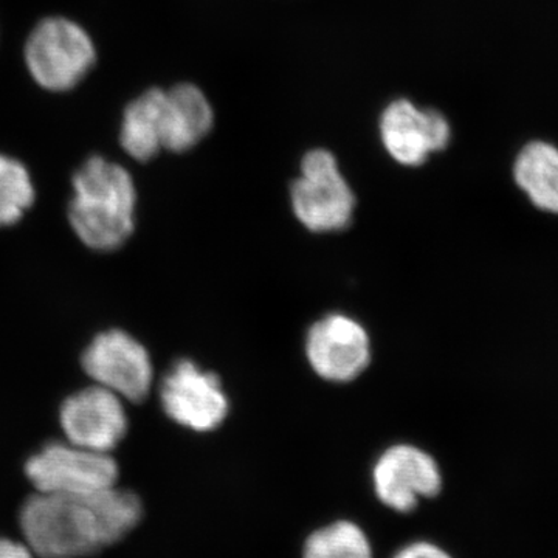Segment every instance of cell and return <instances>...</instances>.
<instances>
[{"label":"cell","mask_w":558,"mask_h":558,"mask_svg":"<svg viewBox=\"0 0 558 558\" xmlns=\"http://www.w3.org/2000/svg\"><path fill=\"white\" fill-rule=\"evenodd\" d=\"M134 492L102 488L84 495L36 494L21 509V529L39 558H86L121 542L142 520Z\"/></svg>","instance_id":"cell-1"},{"label":"cell","mask_w":558,"mask_h":558,"mask_svg":"<svg viewBox=\"0 0 558 558\" xmlns=\"http://www.w3.org/2000/svg\"><path fill=\"white\" fill-rule=\"evenodd\" d=\"M72 186L70 226L84 245L113 252L130 240L137 190L126 168L101 156L90 157L73 175Z\"/></svg>","instance_id":"cell-2"},{"label":"cell","mask_w":558,"mask_h":558,"mask_svg":"<svg viewBox=\"0 0 558 558\" xmlns=\"http://www.w3.org/2000/svg\"><path fill=\"white\" fill-rule=\"evenodd\" d=\"M25 64L43 89L68 92L86 78L97 62V49L89 33L68 17L40 21L28 35Z\"/></svg>","instance_id":"cell-3"},{"label":"cell","mask_w":558,"mask_h":558,"mask_svg":"<svg viewBox=\"0 0 558 558\" xmlns=\"http://www.w3.org/2000/svg\"><path fill=\"white\" fill-rule=\"evenodd\" d=\"M290 197L296 218L315 233L344 230L354 215V193L336 157L326 149H314L304 156Z\"/></svg>","instance_id":"cell-4"},{"label":"cell","mask_w":558,"mask_h":558,"mask_svg":"<svg viewBox=\"0 0 558 558\" xmlns=\"http://www.w3.org/2000/svg\"><path fill=\"white\" fill-rule=\"evenodd\" d=\"M39 494L84 495L116 486L120 469L110 453L69 442H50L25 464Z\"/></svg>","instance_id":"cell-5"},{"label":"cell","mask_w":558,"mask_h":558,"mask_svg":"<svg viewBox=\"0 0 558 558\" xmlns=\"http://www.w3.org/2000/svg\"><path fill=\"white\" fill-rule=\"evenodd\" d=\"M84 373L95 385L130 402H142L153 387L154 368L149 352L131 333L110 329L98 333L84 351Z\"/></svg>","instance_id":"cell-6"},{"label":"cell","mask_w":558,"mask_h":558,"mask_svg":"<svg viewBox=\"0 0 558 558\" xmlns=\"http://www.w3.org/2000/svg\"><path fill=\"white\" fill-rule=\"evenodd\" d=\"M160 402L171 421L197 433L220 427L230 410L219 377L191 360H180L168 371L161 381Z\"/></svg>","instance_id":"cell-7"},{"label":"cell","mask_w":558,"mask_h":558,"mask_svg":"<svg viewBox=\"0 0 558 558\" xmlns=\"http://www.w3.org/2000/svg\"><path fill=\"white\" fill-rule=\"evenodd\" d=\"M60 424L69 442L110 453L126 436L130 418L123 399L92 385L62 402Z\"/></svg>","instance_id":"cell-8"},{"label":"cell","mask_w":558,"mask_h":558,"mask_svg":"<svg viewBox=\"0 0 558 558\" xmlns=\"http://www.w3.org/2000/svg\"><path fill=\"white\" fill-rule=\"evenodd\" d=\"M312 369L325 380L357 379L371 362L368 332L347 315L332 314L312 326L306 339Z\"/></svg>","instance_id":"cell-9"},{"label":"cell","mask_w":558,"mask_h":558,"mask_svg":"<svg viewBox=\"0 0 558 558\" xmlns=\"http://www.w3.org/2000/svg\"><path fill=\"white\" fill-rule=\"evenodd\" d=\"M380 137L389 156L405 167L425 163L433 153L449 146V121L435 109H418L409 100H396L380 117Z\"/></svg>","instance_id":"cell-10"},{"label":"cell","mask_w":558,"mask_h":558,"mask_svg":"<svg viewBox=\"0 0 558 558\" xmlns=\"http://www.w3.org/2000/svg\"><path fill=\"white\" fill-rule=\"evenodd\" d=\"M374 490L389 509L411 512L418 499L432 498L442 487L435 459L414 446H395L374 465Z\"/></svg>","instance_id":"cell-11"},{"label":"cell","mask_w":558,"mask_h":558,"mask_svg":"<svg viewBox=\"0 0 558 558\" xmlns=\"http://www.w3.org/2000/svg\"><path fill=\"white\" fill-rule=\"evenodd\" d=\"M211 105L194 84L183 83L163 92L160 108L161 149L186 153L199 145L213 128Z\"/></svg>","instance_id":"cell-12"},{"label":"cell","mask_w":558,"mask_h":558,"mask_svg":"<svg viewBox=\"0 0 558 558\" xmlns=\"http://www.w3.org/2000/svg\"><path fill=\"white\" fill-rule=\"evenodd\" d=\"M513 178L535 207L558 215L557 146L546 142L529 143L517 157Z\"/></svg>","instance_id":"cell-13"},{"label":"cell","mask_w":558,"mask_h":558,"mask_svg":"<svg viewBox=\"0 0 558 558\" xmlns=\"http://www.w3.org/2000/svg\"><path fill=\"white\" fill-rule=\"evenodd\" d=\"M163 92L153 87L124 109L120 145L132 159L149 161L161 150L160 108Z\"/></svg>","instance_id":"cell-14"},{"label":"cell","mask_w":558,"mask_h":558,"mask_svg":"<svg viewBox=\"0 0 558 558\" xmlns=\"http://www.w3.org/2000/svg\"><path fill=\"white\" fill-rule=\"evenodd\" d=\"M303 558H373V549L357 524L339 521L310 535Z\"/></svg>","instance_id":"cell-15"},{"label":"cell","mask_w":558,"mask_h":558,"mask_svg":"<svg viewBox=\"0 0 558 558\" xmlns=\"http://www.w3.org/2000/svg\"><path fill=\"white\" fill-rule=\"evenodd\" d=\"M35 199V185L25 165L0 154V229L20 222Z\"/></svg>","instance_id":"cell-16"},{"label":"cell","mask_w":558,"mask_h":558,"mask_svg":"<svg viewBox=\"0 0 558 558\" xmlns=\"http://www.w3.org/2000/svg\"><path fill=\"white\" fill-rule=\"evenodd\" d=\"M392 558H451L446 550L432 543L418 542L400 549Z\"/></svg>","instance_id":"cell-17"},{"label":"cell","mask_w":558,"mask_h":558,"mask_svg":"<svg viewBox=\"0 0 558 558\" xmlns=\"http://www.w3.org/2000/svg\"><path fill=\"white\" fill-rule=\"evenodd\" d=\"M35 554L28 545L13 542L10 538H0V558H33Z\"/></svg>","instance_id":"cell-18"}]
</instances>
